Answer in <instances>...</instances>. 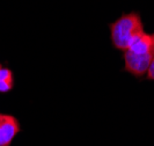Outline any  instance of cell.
Wrapping results in <instances>:
<instances>
[{
	"label": "cell",
	"mask_w": 154,
	"mask_h": 146,
	"mask_svg": "<svg viewBox=\"0 0 154 146\" xmlns=\"http://www.w3.org/2000/svg\"><path fill=\"white\" fill-rule=\"evenodd\" d=\"M112 45L117 50L125 51L131 43L144 33V23L138 12L123 14L110 26Z\"/></svg>",
	"instance_id": "cell-1"
},
{
	"label": "cell",
	"mask_w": 154,
	"mask_h": 146,
	"mask_svg": "<svg viewBox=\"0 0 154 146\" xmlns=\"http://www.w3.org/2000/svg\"><path fill=\"white\" fill-rule=\"evenodd\" d=\"M154 54H137L129 50L124 51V70L136 78H141L146 76L148 66L153 59Z\"/></svg>",
	"instance_id": "cell-2"
},
{
	"label": "cell",
	"mask_w": 154,
	"mask_h": 146,
	"mask_svg": "<svg viewBox=\"0 0 154 146\" xmlns=\"http://www.w3.org/2000/svg\"><path fill=\"white\" fill-rule=\"evenodd\" d=\"M20 131L19 121L14 116L0 113V146H9Z\"/></svg>",
	"instance_id": "cell-3"
},
{
	"label": "cell",
	"mask_w": 154,
	"mask_h": 146,
	"mask_svg": "<svg viewBox=\"0 0 154 146\" xmlns=\"http://www.w3.org/2000/svg\"><path fill=\"white\" fill-rule=\"evenodd\" d=\"M14 79L13 73L8 69H0V92L6 93L9 92L13 88Z\"/></svg>",
	"instance_id": "cell-4"
},
{
	"label": "cell",
	"mask_w": 154,
	"mask_h": 146,
	"mask_svg": "<svg viewBox=\"0 0 154 146\" xmlns=\"http://www.w3.org/2000/svg\"><path fill=\"white\" fill-rule=\"evenodd\" d=\"M146 80H151V81H154V57L152 59V62L148 66V70L146 72Z\"/></svg>",
	"instance_id": "cell-5"
},
{
	"label": "cell",
	"mask_w": 154,
	"mask_h": 146,
	"mask_svg": "<svg viewBox=\"0 0 154 146\" xmlns=\"http://www.w3.org/2000/svg\"><path fill=\"white\" fill-rule=\"evenodd\" d=\"M0 69H1V65H0Z\"/></svg>",
	"instance_id": "cell-6"
}]
</instances>
